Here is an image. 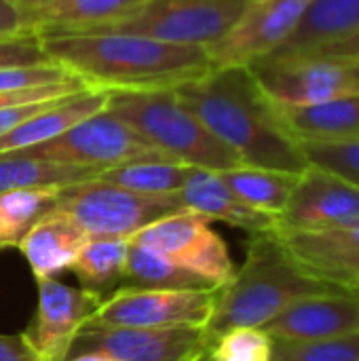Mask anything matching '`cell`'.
I'll return each instance as SVG.
<instances>
[{"label":"cell","instance_id":"obj_1","mask_svg":"<svg viewBox=\"0 0 359 361\" xmlns=\"http://www.w3.org/2000/svg\"><path fill=\"white\" fill-rule=\"evenodd\" d=\"M51 61L99 91H157L197 80L216 66L205 47L135 34H38Z\"/></svg>","mask_w":359,"mask_h":361},{"label":"cell","instance_id":"obj_2","mask_svg":"<svg viewBox=\"0 0 359 361\" xmlns=\"http://www.w3.org/2000/svg\"><path fill=\"white\" fill-rule=\"evenodd\" d=\"M174 93L243 165L290 173L307 169L300 144L281 125L275 106L258 89L248 66L214 68L176 87Z\"/></svg>","mask_w":359,"mask_h":361},{"label":"cell","instance_id":"obj_3","mask_svg":"<svg viewBox=\"0 0 359 361\" xmlns=\"http://www.w3.org/2000/svg\"><path fill=\"white\" fill-rule=\"evenodd\" d=\"M339 290L343 288L307 275L275 231L256 233L248 241L241 269L218 288L216 309L205 334L214 343L233 328H262L292 302Z\"/></svg>","mask_w":359,"mask_h":361},{"label":"cell","instance_id":"obj_4","mask_svg":"<svg viewBox=\"0 0 359 361\" xmlns=\"http://www.w3.org/2000/svg\"><path fill=\"white\" fill-rule=\"evenodd\" d=\"M106 93V110L125 121L165 157L212 171L243 165L224 142L178 102L174 89Z\"/></svg>","mask_w":359,"mask_h":361},{"label":"cell","instance_id":"obj_5","mask_svg":"<svg viewBox=\"0 0 359 361\" xmlns=\"http://www.w3.org/2000/svg\"><path fill=\"white\" fill-rule=\"evenodd\" d=\"M243 6L245 0H142L104 23L68 34H135L174 44L207 47L229 32Z\"/></svg>","mask_w":359,"mask_h":361},{"label":"cell","instance_id":"obj_6","mask_svg":"<svg viewBox=\"0 0 359 361\" xmlns=\"http://www.w3.org/2000/svg\"><path fill=\"white\" fill-rule=\"evenodd\" d=\"M57 209L72 216L89 237L131 239L148 224L182 212L178 195H144L99 178L59 188Z\"/></svg>","mask_w":359,"mask_h":361},{"label":"cell","instance_id":"obj_7","mask_svg":"<svg viewBox=\"0 0 359 361\" xmlns=\"http://www.w3.org/2000/svg\"><path fill=\"white\" fill-rule=\"evenodd\" d=\"M214 290H152L121 286L104 296L83 330L104 328H207L216 309Z\"/></svg>","mask_w":359,"mask_h":361},{"label":"cell","instance_id":"obj_8","mask_svg":"<svg viewBox=\"0 0 359 361\" xmlns=\"http://www.w3.org/2000/svg\"><path fill=\"white\" fill-rule=\"evenodd\" d=\"M36 159L91 167L97 171L144 159H169L106 108L76 123L55 140L21 150Z\"/></svg>","mask_w":359,"mask_h":361},{"label":"cell","instance_id":"obj_9","mask_svg":"<svg viewBox=\"0 0 359 361\" xmlns=\"http://www.w3.org/2000/svg\"><path fill=\"white\" fill-rule=\"evenodd\" d=\"M129 241L163 254L174 264L218 288L237 271L224 239L212 228V220L193 209L169 214L135 233Z\"/></svg>","mask_w":359,"mask_h":361},{"label":"cell","instance_id":"obj_10","mask_svg":"<svg viewBox=\"0 0 359 361\" xmlns=\"http://www.w3.org/2000/svg\"><path fill=\"white\" fill-rule=\"evenodd\" d=\"M258 89L277 106H309L355 95L349 63L317 55H267L248 66Z\"/></svg>","mask_w":359,"mask_h":361},{"label":"cell","instance_id":"obj_11","mask_svg":"<svg viewBox=\"0 0 359 361\" xmlns=\"http://www.w3.org/2000/svg\"><path fill=\"white\" fill-rule=\"evenodd\" d=\"M313 0H245L229 32L205 51L216 68L250 66L273 53L298 25Z\"/></svg>","mask_w":359,"mask_h":361},{"label":"cell","instance_id":"obj_12","mask_svg":"<svg viewBox=\"0 0 359 361\" xmlns=\"http://www.w3.org/2000/svg\"><path fill=\"white\" fill-rule=\"evenodd\" d=\"M209 349L205 328H104L80 330L70 357L104 353L114 361H197Z\"/></svg>","mask_w":359,"mask_h":361},{"label":"cell","instance_id":"obj_13","mask_svg":"<svg viewBox=\"0 0 359 361\" xmlns=\"http://www.w3.org/2000/svg\"><path fill=\"white\" fill-rule=\"evenodd\" d=\"M104 296L87 288H70L55 277L38 281V311L23 332L44 361H66L87 319Z\"/></svg>","mask_w":359,"mask_h":361},{"label":"cell","instance_id":"obj_14","mask_svg":"<svg viewBox=\"0 0 359 361\" xmlns=\"http://www.w3.org/2000/svg\"><path fill=\"white\" fill-rule=\"evenodd\" d=\"M359 222V186L315 165L298 176L277 231H328Z\"/></svg>","mask_w":359,"mask_h":361},{"label":"cell","instance_id":"obj_15","mask_svg":"<svg viewBox=\"0 0 359 361\" xmlns=\"http://www.w3.org/2000/svg\"><path fill=\"white\" fill-rule=\"evenodd\" d=\"M275 233L307 275L343 290L359 283V222L328 231Z\"/></svg>","mask_w":359,"mask_h":361},{"label":"cell","instance_id":"obj_16","mask_svg":"<svg viewBox=\"0 0 359 361\" xmlns=\"http://www.w3.org/2000/svg\"><path fill=\"white\" fill-rule=\"evenodd\" d=\"M262 330L284 343L347 336L359 332V298L347 290L307 296L286 307Z\"/></svg>","mask_w":359,"mask_h":361},{"label":"cell","instance_id":"obj_17","mask_svg":"<svg viewBox=\"0 0 359 361\" xmlns=\"http://www.w3.org/2000/svg\"><path fill=\"white\" fill-rule=\"evenodd\" d=\"M184 209H193L209 220L226 222L235 228H243L252 235L277 231V218L262 214L233 195L222 182L218 171L193 167L186 184L178 192Z\"/></svg>","mask_w":359,"mask_h":361},{"label":"cell","instance_id":"obj_18","mask_svg":"<svg viewBox=\"0 0 359 361\" xmlns=\"http://www.w3.org/2000/svg\"><path fill=\"white\" fill-rule=\"evenodd\" d=\"M87 241L89 235L80 228V224L55 207L30 228V233L21 239L19 250L25 256L32 275L40 281L70 269Z\"/></svg>","mask_w":359,"mask_h":361},{"label":"cell","instance_id":"obj_19","mask_svg":"<svg viewBox=\"0 0 359 361\" xmlns=\"http://www.w3.org/2000/svg\"><path fill=\"white\" fill-rule=\"evenodd\" d=\"M106 97H108V93L99 91V89H87V91H80L74 95L59 97L49 108H44L36 116L28 118L25 123H21L6 135H2L0 137V154L21 152V150L34 148L38 144L59 137L61 133L72 129L76 123L104 110Z\"/></svg>","mask_w":359,"mask_h":361},{"label":"cell","instance_id":"obj_20","mask_svg":"<svg viewBox=\"0 0 359 361\" xmlns=\"http://www.w3.org/2000/svg\"><path fill=\"white\" fill-rule=\"evenodd\" d=\"M273 106L281 125L296 142L359 137V93L309 106Z\"/></svg>","mask_w":359,"mask_h":361},{"label":"cell","instance_id":"obj_21","mask_svg":"<svg viewBox=\"0 0 359 361\" xmlns=\"http://www.w3.org/2000/svg\"><path fill=\"white\" fill-rule=\"evenodd\" d=\"M140 2L142 0H30L17 6L28 32L57 34L104 23Z\"/></svg>","mask_w":359,"mask_h":361},{"label":"cell","instance_id":"obj_22","mask_svg":"<svg viewBox=\"0 0 359 361\" xmlns=\"http://www.w3.org/2000/svg\"><path fill=\"white\" fill-rule=\"evenodd\" d=\"M359 27V0H313L294 32L269 55L305 53Z\"/></svg>","mask_w":359,"mask_h":361},{"label":"cell","instance_id":"obj_23","mask_svg":"<svg viewBox=\"0 0 359 361\" xmlns=\"http://www.w3.org/2000/svg\"><path fill=\"white\" fill-rule=\"evenodd\" d=\"M218 176L245 205L279 218L290 201V195L300 173L267 169L256 165H237L233 169L218 171Z\"/></svg>","mask_w":359,"mask_h":361},{"label":"cell","instance_id":"obj_24","mask_svg":"<svg viewBox=\"0 0 359 361\" xmlns=\"http://www.w3.org/2000/svg\"><path fill=\"white\" fill-rule=\"evenodd\" d=\"M102 171L80 165H68L47 159H36L25 152L0 154V192L17 188H40V186H70L85 180L97 178Z\"/></svg>","mask_w":359,"mask_h":361},{"label":"cell","instance_id":"obj_25","mask_svg":"<svg viewBox=\"0 0 359 361\" xmlns=\"http://www.w3.org/2000/svg\"><path fill=\"white\" fill-rule=\"evenodd\" d=\"M125 286L152 290H214L212 281L174 264L163 254L129 241V252L123 271Z\"/></svg>","mask_w":359,"mask_h":361},{"label":"cell","instance_id":"obj_26","mask_svg":"<svg viewBox=\"0 0 359 361\" xmlns=\"http://www.w3.org/2000/svg\"><path fill=\"white\" fill-rule=\"evenodd\" d=\"M193 165L174 159H144L129 161L110 169H104L97 178L133 192L144 195H178L186 184Z\"/></svg>","mask_w":359,"mask_h":361},{"label":"cell","instance_id":"obj_27","mask_svg":"<svg viewBox=\"0 0 359 361\" xmlns=\"http://www.w3.org/2000/svg\"><path fill=\"white\" fill-rule=\"evenodd\" d=\"M59 199L57 186L17 188L0 192V250L19 247L30 228L49 212Z\"/></svg>","mask_w":359,"mask_h":361},{"label":"cell","instance_id":"obj_28","mask_svg":"<svg viewBox=\"0 0 359 361\" xmlns=\"http://www.w3.org/2000/svg\"><path fill=\"white\" fill-rule=\"evenodd\" d=\"M129 239L121 237H89L70 271L78 277L80 286L104 296L106 290L123 283Z\"/></svg>","mask_w":359,"mask_h":361},{"label":"cell","instance_id":"obj_29","mask_svg":"<svg viewBox=\"0 0 359 361\" xmlns=\"http://www.w3.org/2000/svg\"><path fill=\"white\" fill-rule=\"evenodd\" d=\"M309 165L326 169L359 186V137L298 142Z\"/></svg>","mask_w":359,"mask_h":361},{"label":"cell","instance_id":"obj_30","mask_svg":"<svg viewBox=\"0 0 359 361\" xmlns=\"http://www.w3.org/2000/svg\"><path fill=\"white\" fill-rule=\"evenodd\" d=\"M271 361H359V332L305 343L275 341Z\"/></svg>","mask_w":359,"mask_h":361},{"label":"cell","instance_id":"obj_31","mask_svg":"<svg viewBox=\"0 0 359 361\" xmlns=\"http://www.w3.org/2000/svg\"><path fill=\"white\" fill-rule=\"evenodd\" d=\"M275 341L262 328H233L209 349L214 361H271Z\"/></svg>","mask_w":359,"mask_h":361},{"label":"cell","instance_id":"obj_32","mask_svg":"<svg viewBox=\"0 0 359 361\" xmlns=\"http://www.w3.org/2000/svg\"><path fill=\"white\" fill-rule=\"evenodd\" d=\"M74 78L63 66L49 61L38 66H8L0 68V91H15V89H30L40 85H53Z\"/></svg>","mask_w":359,"mask_h":361},{"label":"cell","instance_id":"obj_33","mask_svg":"<svg viewBox=\"0 0 359 361\" xmlns=\"http://www.w3.org/2000/svg\"><path fill=\"white\" fill-rule=\"evenodd\" d=\"M91 89L83 78L74 76L63 82H53V85H40V87H30V89H15V91H0V108H11V106H21V104H32V102H44V99H57L66 95H74L80 91Z\"/></svg>","mask_w":359,"mask_h":361},{"label":"cell","instance_id":"obj_34","mask_svg":"<svg viewBox=\"0 0 359 361\" xmlns=\"http://www.w3.org/2000/svg\"><path fill=\"white\" fill-rule=\"evenodd\" d=\"M49 55L42 51L38 34H23L0 38V68L8 66H38L49 63Z\"/></svg>","mask_w":359,"mask_h":361},{"label":"cell","instance_id":"obj_35","mask_svg":"<svg viewBox=\"0 0 359 361\" xmlns=\"http://www.w3.org/2000/svg\"><path fill=\"white\" fill-rule=\"evenodd\" d=\"M296 55V53H294ZM303 55H317V57H328V59H336V61H343V63H353L359 61V27L345 34V36H339V38H332V40H326L309 51H305Z\"/></svg>","mask_w":359,"mask_h":361},{"label":"cell","instance_id":"obj_36","mask_svg":"<svg viewBox=\"0 0 359 361\" xmlns=\"http://www.w3.org/2000/svg\"><path fill=\"white\" fill-rule=\"evenodd\" d=\"M0 361H44L30 345L25 334H0Z\"/></svg>","mask_w":359,"mask_h":361},{"label":"cell","instance_id":"obj_37","mask_svg":"<svg viewBox=\"0 0 359 361\" xmlns=\"http://www.w3.org/2000/svg\"><path fill=\"white\" fill-rule=\"evenodd\" d=\"M23 34H32V32H28L19 6L13 0H0V38L23 36Z\"/></svg>","mask_w":359,"mask_h":361},{"label":"cell","instance_id":"obj_38","mask_svg":"<svg viewBox=\"0 0 359 361\" xmlns=\"http://www.w3.org/2000/svg\"><path fill=\"white\" fill-rule=\"evenodd\" d=\"M349 72H351V76H353L355 85L359 87V61H353V63H349Z\"/></svg>","mask_w":359,"mask_h":361},{"label":"cell","instance_id":"obj_39","mask_svg":"<svg viewBox=\"0 0 359 361\" xmlns=\"http://www.w3.org/2000/svg\"><path fill=\"white\" fill-rule=\"evenodd\" d=\"M347 292H351V294L359 296V283H358V286H353V288H347Z\"/></svg>","mask_w":359,"mask_h":361},{"label":"cell","instance_id":"obj_40","mask_svg":"<svg viewBox=\"0 0 359 361\" xmlns=\"http://www.w3.org/2000/svg\"><path fill=\"white\" fill-rule=\"evenodd\" d=\"M197 361H214V360H212V355H209V353H207V355H203V357H201V360H197Z\"/></svg>","mask_w":359,"mask_h":361},{"label":"cell","instance_id":"obj_41","mask_svg":"<svg viewBox=\"0 0 359 361\" xmlns=\"http://www.w3.org/2000/svg\"><path fill=\"white\" fill-rule=\"evenodd\" d=\"M15 4H25V2H30V0H13Z\"/></svg>","mask_w":359,"mask_h":361},{"label":"cell","instance_id":"obj_42","mask_svg":"<svg viewBox=\"0 0 359 361\" xmlns=\"http://www.w3.org/2000/svg\"><path fill=\"white\" fill-rule=\"evenodd\" d=\"M353 296H355V294H353ZM358 298H359V296H358Z\"/></svg>","mask_w":359,"mask_h":361},{"label":"cell","instance_id":"obj_43","mask_svg":"<svg viewBox=\"0 0 359 361\" xmlns=\"http://www.w3.org/2000/svg\"><path fill=\"white\" fill-rule=\"evenodd\" d=\"M110 361H114V360H110Z\"/></svg>","mask_w":359,"mask_h":361}]
</instances>
